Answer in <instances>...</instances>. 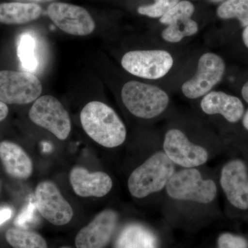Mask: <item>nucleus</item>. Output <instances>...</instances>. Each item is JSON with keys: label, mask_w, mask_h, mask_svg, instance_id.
I'll return each mask as SVG.
<instances>
[{"label": "nucleus", "mask_w": 248, "mask_h": 248, "mask_svg": "<svg viewBox=\"0 0 248 248\" xmlns=\"http://www.w3.org/2000/svg\"><path fill=\"white\" fill-rule=\"evenodd\" d=\"M80 120L86 133L101 146L115 148L125 141V125L115 111L104 103L93 101L86 104Z\"/></svg>", "instance_id": "1"}, {"label": "nucleus", "mask_w": 248, "mask_h": 248, "mask_svg": "<svg viewBox=\"0 0 248 248\" xmlns=\"http://www.w3.org/2000/svg\"><path fill=\"white\" fill-rule=\"evenodd\" d=\"M174 172V163L164 152H157L132 172L128 190L135 198H145L166 187Z\"/></svg>", "instance_id": "2"}, {"label": "nucleus", "mask_w": 248, "mask_h": 248, "mask_svg": "<svg viewBox=\"0 0 248 248\" xmlns=\"http://www.w3.org/2000/svg\"><path fill=\"white\" fill-rule=\"evenodd\" d=\"M122 99L130 113L146 120L163 113L170 102L169 95L164 90L137 81H128L124 85Z\"/></svg>", "instance_id": "3"}, {"label": "nucleus", "mask_w": 248, "mask_h": 248, "mask_svg": "<svg viewBox=\"0 0 248 248\" xmlns=\"http://www.w3.org/2000/svg\"><path fill=\"white\" fill-rule=\"evenodd\" d=\"M166 191L173 200L210 203L216 197V184L211 179H203L197 169H185L174 172Z\"/></svg>", "instance_id": "4"}, {"label": "nucleus", "mask_w": 248, "mask_h": 248, "mask_svg": "<svg viewBox=\"0 0 248 248\" xmlns=\"http://www.w3.org/2000/svg\"><path fill=\"white\" fill-rule=\"evenodd\" d=\"M122 66L133 76L148 79L164 78L174 63L172 55L164 50H132L124 55Z\"/></svg>", "instance_id": "5"}, {"label": "nucleus", "mask_w": 248, "mask_h": 248, "mask_svg": "<svg viewBox=\"0 0 248 248\" xmlns=\"http://www.w3.org/2000/svg\"><path fill=\"white\" fill-rule=\"evenodd\" d=\"M36 125L46 129L60 140H65L71 131L69 114L56 97L45 95L36 99L29 113Z\"/></svg>", "instance_id": "6"}, {"label": "nucleus", "mask_w": 248, "mask_h": 248, "mask_svg": "<svg viewBox=\"0 0 248 248\" xmlns=\"http://www.w3.org/2000/svg\"><path fill=\"white\" fill-rule=\"evenodd\" d=\"M42 92L37 77L29 72L0 71V101L23 105L35 101Z\"/></svg>", "instance_id": "7"}, {"label": "nucleus", "mask_w": 248, "mask_h": 248, "mask_svg": "<svg viewBox=\"0 0 248 248\" xmlns=\"http://www.w3.org/2000/svg\"><path fill=\"white\" fill-rule=\"evenodd\" d=\"M225 71L226 64L221 57L213 53L203 54L195 76L182 85L183 94L191 99L205 96L221 81Z\"/></svg>", "instance_id": "8"}, {"label": "nucleus", "mask_w": 248, "mask_h": 248, "mask_svg": "<svg viewBox=\"0 0 248 248\" xmlns=\"http://www.w3.org/2000/svg\"><path fill=\"white\" fill-rule=\"evenodd\" d=\"M37 211L55 226H64L71 221L73 210L53 182L45 181L37 185L35 192Z\"/></svg>", "instance_id": "9"}, {"label": "nucleus", "mask_w": 248, "mask_h": 248, "mask_svg": "<svg viewBox=\"0 0 248 248\" xmlns=\"http://www.w3.org/2000/svg\"><path fill=\"white\" fill-rule=\"evenodd\" d=\"M164 152L174 164L193 169L207 162L208 153L205 148L190 141L178 129H171L165 135Z\"/></svg>", "instance_id": "10"}, {"label": "nucleus", "mask_w": 248, "mask_h": 248, "mask_svg": "<svg viewBox=\"0 0 248 248\" xmlns=\"http://www.w3.org/2000/svg\"><path fill=\"white\" fill-rule=\"evenodd\" d=\"M47 14L59 29L70 35L86 36L92 33L95 29L94 19L81 6L53 2L48 6Z\"/></svg>", "instance_id": "11"}, {"label": "nucleus", "mask_w": 248, "mask_h": 248, "mask_svg": "<svg viewBox=\"0 0 248 248\" xmlns=\"http://www.w3.org/2000/svg\"><path fill=\"white\" fill-rule=\"evenodd\" d=\"M220 184L230 203L240 210H248V173L244 161L234 159L222 169Z\"/></svg>", "instance_id": "12"}, {"label": "nucleus", "mask_w": 248, "mask_h": 248, "mask_svg": "<svg viewBox=\"0 0 248 248\" xmlns=\"http://www.w3.org/2000/svg\"><path fill=\"white\" fill-rule=\"evenodd\" d=\"M118 215L114 210H103L87 226L81 228L76 238L77 248H104L114 234Z\"/></svg>", "instance_id": "13"}, {"label": "nucleus", "mask_w": 248, "mask_h": 248, "mask_svg": "<svg viewBox=\"0 0 248 248\" xmlns=\"http://www.w3.org/2000/svg\"><path fill=\"white\" fill-rule=\"evenodd\" d=\"M69 178L75 193L81 197H104L112 187V179L107 173L90 172L82 166H75Z\"/></svg>", "instance_id": "14"}, {"label": "nucleus", "mask_w": 248, "mask_h": 248, "mask_svg": "<svg viewBox=\"0 0 248 248\" xmlns=\"http://www.w3.org/2000/svg\"><path fill=\"white\" fill-rule=\"evenodd\" d=\"M201 108L205 113L219 114L231 123H236L244 115V106L241 99L221 91H212L203 96Z\"/></svg>", "instance_id": "15"}, {"label": "nucleus", "mask_w": 248, "mask_h": 248, "mask_svg": "<svg viewBox=\"0 0 248 248\" xmlns=\"http://www.w3.org/2000/svg\"><path fill=\"white\" fill-rule=\"evenodd\" d=\"M0 160L6 172L15 179H27L33 171L30 156L22 147L14 142L0 143Z\"/></svg>", "instance_id": "16"}, {"label": "nucleus", "mask_w": 248, "mask_h": 248, "mask_svg": "<svg viewBox=\"0 0 248 248\" xmlns=\"http://www.w3.org/2000/svg\"><path fill=\"white\" fill-rule=\"evenodd\" d=\"M158 239L146 227L131 223L125 227L117 236L115 248H158Z\"/></svg>", "instance_id": "17"}, {"label": "nucleus", "mask_w": 248, "mask_h": 248, "mask_svg": "<svg viewBox=\"0 0 248 248\" xmlns=\"http://www.w3.org/2000/svg\"><path fill=\"white\" fill-rule=\"evenodd\" d=\"M40 5L35 3L14 2L0 4V23L24 24L38 19L42 15Z\"/></svg>", "instance_id": "18"}, {"label": "nucleus", "mask_w": 248, "mask_h": 248, "mask_svg": "<svg viewBox=\"0 0 248 248\" xmlns=\"http://www.w3.org/2000/svg\"><path fill=\"white\" fill-rule=\"evenodd\" d=\"M192 16L187 15L174 16L165 19L163 24L168 25L162 31L163 39L170 43H178L184 37L195 35L199 31L198 24Z\"/></svg>", "instance_id": "19"}, {"label": "nucleus", "mask_w": 248, "mask_h": 248, "mask_svg": "<svg viewBox=\"0 0 248 248\" xmlns=\"http://www.w3.org/2000/svg\"><path fill=\"white\" fill-rule=\"evenodd\" d=\"M6 239L14 248H48L45 239L40 234L21 228L8 230Z\"/></svg>", "instance_id": "20"}, {"label": "nucleus", "mask_w": 248, "mask_h": 248, "mask_svg": "<svg viewBox=\"0 0 248 248\" xmlns=\"http://www.w3.org/2000/svg\"><path fill=\"white\" fill-rule=\"evenodd\" d=\"M217 16L223 19H237L241 27L248 26V0H226L217 9Z\"/></svg>", "instance_id": "21"}, {"label": "nucleus", "mask_w": 248, "mask_h": 248, "mask_svg": "<svg viewBox=\"0 0 248 248\" xmlns=\"http://www.w3.org/2000/svg\"><path fill=\"white\" fill-rule=\"evenodd\" d=\"M18 56L26 70H36L38 62L35 56V41L31 35L24 34L21 37L18 46Z\"/></svg>", "instance_id": "22"}, {"label": "nucleus", "mask_w": 248, "mask_h": 248, "mask_svg": "<svg viewBox=\"0 0 248 248\" xmlns=\"http://www.w3.org/2000/svg\"><path fill=\"white\" fill-rule=\"evenodd\" d=\"M179 1V0H155L154 4L140 6L138 11L142 16L161 18Z\"/></svg>", "instance_id": "23"}, {"label": "nucleus", "mask_w": 248, "mask_h": 248, "mask_svg": "<svg viewBox=\"0 0 248 248\" xmlns=\"http://www.w3.org/2000/svg\"><path fill=\"white\" fill-rule=\"evenodd\" d=\"M36 210H37L35 202H31L18 215L15 221V225L18 228L26 230L29 224L36 221Z\"/></svg>", "instance_id": "24"}, {"label": "nucleus", "mask_w": 248, "mask_h": 248, "mask_svg": "<svg viewBox=\"0 0 248 248\" xmlns=\"http://www.w3.org/2000/svg\"><path fill=\"white\" fill-rule=\"evenodd\" d=\"M219 248H247L248 243L241 236H235L230 233L222 234L218 239Z\"/></svg>", "instance_id": "25"}, {"label": "nucleus", "mask_w": 248, "mask_h": 248, "mask_svg": "<svg viewBox=\"0 0 248 248\" xmlns=\"http://www.w3.org/2000/svg\"><path fill=\"white\" fill-rule=\"evenodd\" d=\"M13 211L9 207L0 208V226L7 221L12 217Z\"/></svg>", "instance_id": "26"}, {"label": "nucleus", "mask_w": 248, "mask_h": 248, "mask_svg": "<svg viewBox=\"0 0 248 248\" xmlns=\"http://www.w3.org/2000/svg\"><path fill=\"white\" fill-rule=\"evenodd\" d=\"M9 114V108L5 103L0 101V122H2Z\"/></svg>", "instance_id": "27"}, {"label": "nucleus", "mask_w": 248, "mask_h": 248, "mask_svg": "<svg viewBox=\"0 0 248 248\" xmlns=\"http://www.w3.org/2000/svg\"><path fill=\"white\" fill-rule=\"evenodd\" d=\"M241 93H242V97L244 100L248 104V81L243 86Z\"/></svg>", "instance_id": "28"}, {"label": "nucleus", "mask_w": 248, "mask_h": 248, "mask_svg": "<svg viewBox=\"0 0 248 248\" xmlns=\"http://www.w3.org/2000/svg\"><path fill=\"white\" fill-rule=\"evenodd\" d=\"M14 1H19V2L25 3H41V2H49V1H55V0H14Z\"/></svg>", "instance_id": "29"}, {"label": "nucleus", "mask_w": 248, "mask_h": 248, "mask_svg": "<svg viewBox=\"0 0 248 248\" xmlns=\"http://www.w3.org/2000/svg\"><path fill=\"white\" fill-rule=\"evenodd\" d=\"M242 39L244 41V45L248 48V26L244 28V30L243 31Z\"/></svg>", "instance_id": "30"}, {"label": "nucleus", "mask_w": 248, "mask_h": 248, "mask_svg": "<svg viewBox=\"0 0 248 248\" xmlns=\"http://www.w3.org/2000/svg\"><path fill=\"white\" fill-rule=\"evenodd\" d=\"M243 125H244V128L248 130V110L246 111L243 117Z\"/></svg>", "instance_id": "31"}, {"label": "nucleus", "mask_w": 248, "mask_h": 248, "mask_svg": "<svg viewBox=\"0 0 248 248\" xmlns=\"http://www.w3.org/2000/svg\"><path fill=\"white\" fill-rule=\"evenodd\" d=\"M210 1L213 2H219V1H223V0H210Z\"/></svg>", "instance_id": "32"}, {"label": "nucleus", "mask_w": 248, "mask_h": 248, "mask_svg": "<svg viewBox=\"0 0 248 248\" xmlns=\"http://www.w3.org/2000/svg\"><path fill=\"white\" fill-rule=\"evenodd\" d=\"M67 248V247H63V248Z\"/></svg>", "instance_id": "33"}]
</instances>
